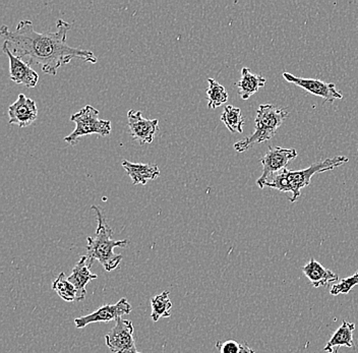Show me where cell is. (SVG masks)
Wrapping results in <instances>:
<instances>
[{"instance_id": "23", "label": "cell", "mask_w": 358, "mask_h": 353, "mask_svg": "<svg viewBox=\"0 0 358 353\" xmlns=\"http://www.w3.org/2000/svg\"><path fill=\"white\" fill-rule=\"evenodd\" d=\"M216 348L220 353H239L241 344L235 340L218 341L216 343Z\"/></svg>"}, {"instance_id": "7", "label": "cell", "mask_w": 358, "mask_h": 353, "mask_svg": "<svg viewBox=\"0 0 358 353\" xmlns=\"http://www.w3.org/2000/svg\"><path fill=\"white\" fill-rule=\"evenodd\" d=\"M105 342L113 353H143L136 350L131 319H118L116 325L105 335Z\"/></svg>"}, {"instance_id": "1", "label": "cell", "mask_w": 358, "mask_h": 353, "mask_svg": "<svg viewBox=\"0 0 358 353\" xmlns=\"http://www.w3.org/2000/svg\"><path fill=\"white\" fill-rule=\"evenodd\" d=\"M56 32H36L30 20H22L15 31H10L6 24L1 27L4 44L8 45L13 55L21 58L29 64H38L47 75H57L58 69L69 64L73 58L96 64L98 58L92 51L75 48L66 43L67 32L71 24L62 19L56 22Z\"/></svg>"}, {"instance_id": "8", "label": "cell", "mask_w": 358, "mask_h": 353, "mask_svg": "<svg viewBox=\"0 0 358 353\" xmlns=\"http://www.w3.org/2000/svg\"><path fill=\"white\" fill-rule=\"evenodd\" d=\"M131 305L127 301V298L120 299V301L115 305H102L96 310L95 312L88 315V316L78 317L75 319L76 327L78 329L87 327L92 323H109L111 321H117L118 319L122 318L124 315L131 314Z\"/></svg>"}, {"instance_id": "2", "label": "cell", "mask_w": 358, "mask_h": 353, "mask_svg": "<svg viewBox=\"0 0 358 353\" xmlns=\"http://www.w3.org/2000/svg\"><path fill=\"white\" fill-rule=\"evenodd\" d=\"M348 161L349 158L345 156H337V157L328 158V159L313 163L303 171H288L285 168L271 178L266 183V187L284 192V193L290 192L292 194L289 198L290 202L294 203L301 196V189L310 185V180L315 173L333 171L336 167L341 166Z\"/></svg>"}, {"instance_id": "20", "label": "cell", "mask_w": 358, "mask_h": 353, "mask_svg": "<svg viewBox=\"0 0 358 353\" xmlns=\"http://www.w3.org/2000/svg\"><path fill=\"white\" fill-rule=\"evenodd\" d=\"M52 289L67 303L77 301V290L75 286L69 282V277H66L64 273H60L59 276L55 279Z\"/></svg>"}, {"instance_id": "18", "label": "cell", "mask_w": 358, "mask_h": 353, "mask_svg": "<svg viewBox=\"0 0 358 353\" xmlns=\"http://www.w3.org/2000/svg\"><path fill=\"white\" fill-rule=\"evenodd\" d=\"M221 122L232 134H243V127L245 124V118L243 117L241 110L232 105L224 107Z\"/></svg>"}, {"instance_id": "13", "label": "cell", "mask_w": 358, "mask_h": 353, "mask_svg": "<svg viewBox=\"0 0 358 353\" xmlns=\"http://www.w3.org/2000/svg\"><path fill=\"white\" fill-rule=\"evenodd\" d=\"M93 263V259L90 258L88 254L80 257V261L73 267V272L69 276V282L75 286L77 290V301H83L86 297V287L90 281L98 278L97 275L91 272Z\"/></svg>"}, {"instance_id": "10", "label": "cell", "mask_w": 358, "mask_h": 353, "mask_svg": "<svg viewBox=\"0 0 358 353\" xmlns=\"http://www.w3.org/2000/svg\"><path fill=\"white\" fill-rule=\"evenodd\" d=\"M129 136L141 145L151 144L158 131V120H145L141 111L131 110L127 113Z\"/></svg>"}, {"instance_id": "6", "label": "cell", "mask_w": 358, "mask_h": 353, "mask_svg": "<svg viewBox=\"0 0 358 353\" xmlns=\"http://www.w3.org/2000/svg\"><path fill=\"white\" fill-rule=\"evenodd\" d=\"M296 157L297 151L295 149L270 147L267 153L261 159L262 165H263V174L257 180V185H259V189H264L271 178L285 169L289 161Z\"/></svg>"}, {"instance_id": "14", "label": "cell", "mask_w": 358, "mask_h": 353, "mask_svg": "<svg viewBox=\"0 0 358 353\" xmlns=\"http://www.w3.org/2000/svg\"><path fill=\"white\" fill-rule=\"evenodd\" d=\"M302 272L315 288L327 287L331 283L337 282L339 280V275L335 274L330 269H327L313 258L302 267Z\"/></svg>"}, {"instance_id": "19", "label": "cell", "mask_w": 358, "mask_h": 353, "mask_svg": "<svg viewBox=\"0 0 358 353\" xmlns=\"http://www.w3.org/2000/svg\"><path fill=\"white\" fill-rule=\"evenodd\" d=\"M152 314L153 322H158L161 318H169L171 316L172 303L169 298V291H163L162 294L154 296L151 299Z\"/></svg>"}, {"instance_id": "16", "label": "cell", "mask_w": 358, "mask_h": 353, "mask_svg": "<svg viewBox=\"0 0 358 353\" xmlns=\"http://www.w3.org/2000/svg\"><path fill=\"white\" fill-rule=\"evenodd\" d=\"M355 330V324L349 323V322H342V325L335 331L332 338L328 341L324 346V350L328 353H337L340 347L353 348L355 346V339H353V332Z\"/></svg>"}, {"instance_id": "21", "label": "cell", "mask_w": 358, "mask_h": 353, "mask_svg": "<svg viewBox=\"0 0 358 353\" xmlns=\"http://www.w3.org/2000/svg\"><path fill=\"white\" fill-rule=\"evenodd\" d=\"M208 82H209V88L207 90L208 100H209L208 108L215 109L227 102L228 93L222 85L219 84L214 79L208 80Z\"/></svg>"}, {"instance_id": "24", "label": "cell", "mask_w": 358, "mask_h": 353, "mask_svg": "<svg viewBox=\"0 0 358 353\" xmlns=\"http://www.w3.org/2000/svg\"><path fill=\"white\" fill-rule=\"evenodd\" d=\"M239 353H257L248 343L241 344V352Z\"/></svg>"}, {"instance_id": "15", "label": "cell", "mask_w": 358, "mask_h": 353, "mask_svg": "<svg viewBox=\"0 0 358 353\" xmlns=\"http://www.w3.org/2000/svg\"><path fill=\"white\" fill-rule=\"evenodd\" d=\"M122 165L133 180L134 185H145L149 180H155L160 175V171L156 164L133 163L123 160Z\"/></svg>"}, {"instance_id": "22", "label": "cell", "mask_w": 358, "mask_h": 353, "mask_svg": "<svg viewBox=\"0 0 358 353\" xmlns=\"http://www.w3.org/2000/svg\"><path fill=\"white\" fill-rule=\"evenodd\" d=\"M357 285H358V272L352 276L346 277L339 282L333 284L330 289V294L334 296H339V294H348Z\"/></svg>"}, {"instance_id": "5", "label": "cell", "mask_w": 358, "mask_h": 353, "mask_svg": "<svg viewBox=\"0 0 358 353\" xmlns=\"http://www.w3.org/2000/svg\"><path fill=\"white\" fill-rule=\"evenodd\" d=\"M71 120L76 124V129L64 141L71 146H76L78 141L85 136L97 134L100 137H107L111 133L110 120L99 118V110L91 105H86L78 113L71 116Z\"/></svg>"}, {"instance_id": "4", "label": "cell", "mask_w": 358, "mask_h": 353, "mask_svg": "<svg viewBox=\"0 0 358 353\" xmlns=\"http://www.w3.org/2000/svg\"><path fill=\"white\" fill-rule=\"evenodd\" d=\"M287 117L288 113L285 109L273 104L259 105L255 122V133L245 140L235 143V151L243 153L254 145L271 140Z\"/></svg>"}, {"instance_id": "9", "label": "cell", "mask_w": 358, "mask_h": 353, "mask_svg": "<svg viewBox=\"0 0 358 353\" xmlns=\"http://www.w3.org/2000/svg\"><path fill=\"white\" fill-rule=\"evenodd\" d=\"M283 78L288 82L301 87L308 93L323 98L324 101L333 103L335 100L343 99V95L336 89L333 82H326L317 79H304V78L295 77L289 73H284Z\"/></svg>"}, {"instance_id": "3", "label": "cell", "mask_w": 358, "mask_h": 353, "mask_svg": "<svg viewBox=\"0 0 358 353\" xmlns=\"http://www.w3.org/2000/svg\"><path fill=\"white\" fill-rule=\"evenodd\" d=\"M97 216L98 226L96 230L95 238L88 236L87 241V254L93 260H97L104 267L107 272L113 271L120 266L122 261V254H115L113 250L115 247H125L129 245V240H114L113 229L107 222L103 210L98 206L93 205L91 207Z\"/></svg>"}, {"instance_id": "12", "label": "cell", "mask_w": 358, "mask_h": 353, "mask_svg": "<svg viewBox=\"0 0 358 353\" xmlns=\"http://www.w3.org/2000/svg\"><path fill=\"white\" fill-rule=\"evenodd\" d=\"M2 50L10 59V78L17 85H24L27 88H35L39 80V75L26 62L13 55L10 49L3 43Z\"/></svg>"}, {"instance_id": "11", "label": "cell", "mask_w": 358, "mask_h": 353, "mask_svg": "<svg viewBox=\"0 0 358 353\" xmlns=\"http://www.w3.org/2000/svg\"><path fill=\"white\" fill-rule=\"evenodd\" d=\"M8 124H17L20 127L31 126L38 117L36 102L24 94H20L15 102L8 106Z\"/></svg>"}, {"instance_id": "17", "label": "cell", "mask_w": 358, "mask_h": 353, "mask_svg": "<svg viewBox=\"0 0 358 353\" xmlns=\"http://www.w3.org/2000/svg\"><path fill=\"white\" fill-rule=\"evenodd\" d=\"M267 80L261 75L252 73L250 69H241V79L236 82L238 94L241 99L248 100L256 94L262 87L265 86Z\"/></svg>"}]
</instances>
